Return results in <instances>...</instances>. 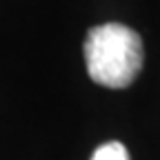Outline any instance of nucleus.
<instances>
[{"mask_svg":"<svg viewBox=\"0 0 160 160\" xmlns=\"http://www.w3.org/2000/svg\"><path fill=\"white\" fill-rule=\"evenodd\" d=\"M82 51L89 78L109 89L129 87L138 78L145 60L142 38L120 22L91 27Z\"/></svg>","mask_w":160,"mask_h":160,"instance_id":"1","label":"nucleus"},{"mask_svg":"<svg viewBox=\"0 0 160 160\" xmlns=\"http://www.w3.org/2000/svg\"><path fill=\"white\" fill-rule=\"evenodd\" d=\"M91 160H129V151L125 149L122 142H118V140H111V142H105V145H100Z\"/></svg>","mask_w":160,"mask_h":160,"instance_id":"2","label":"nucleus"}]
</instances>
